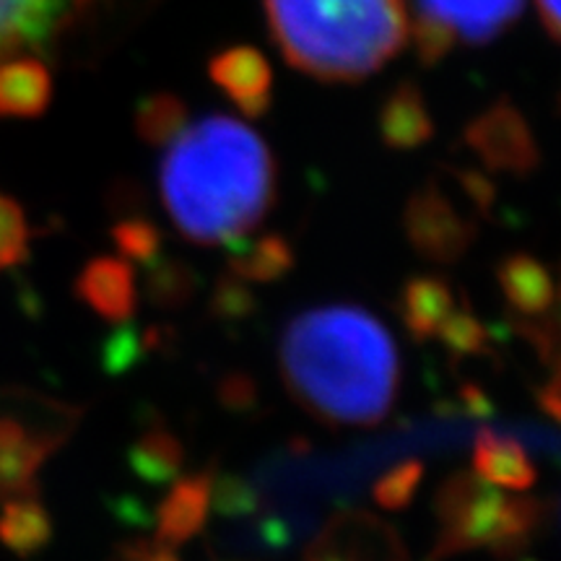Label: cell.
Returning a JSON list of instances; mask_svg holds the SVG:
<instances>
[{
	"label": "cell",
	"instance_id": "6da1fadb",
	"mask_svg": "<svg viewBox=\"0 0 561 561\" xmlns=\"http://www.w3.org/2000/svg\"><path fill=\"white\" fill-rule=\"evenodd\" d=\"M161 198L195 244H234L268 214L276 167L265 140L234 117L174 128L161 161Z\"/></svg>",
	"mask_w": 561,
	"mask_h": 561
},
{
	"label": "cell",
	"instance_id": "7a4b0ae2",
	"mask_svg": "<svg viewBox=\"0 0 561 561\" xmlns=\"http://www.w3.org/2000/svg\"><path fill=\"white\" fill-rule=\"evenodd\" d=\"M286 388L312 416L341 426H375L398 396L401 364L392 335L356 305L314 307L280 335Z\"/></svg>",
	"mask_w": 561,
	"mask_h": 561
},
{
	"label": "cell",
	"instance_id": "3957f363",
	"mask_svg": "<svg viewBox=\"0 0 561 561\" xmlns=\"http://www.w3.org/2000/svg\"><path fill=\"white\" fill-rule=\"evenodd\" d=\"M284 58L322 81H356L411 37L405 0H265Z\"/></svg>",
	"mask_w": 561,
	"mask_h": 561
},
{
	"label": "cell",
	"instance_id": "277c9868",
	"mask_svg": "<svg viewBox=\"0 0 561 561\" xmlns=\"http://www.w3.org/2000/svg\"><path fill=\"white\" fill-rule=\"evenodd\" d=\"M434 512L439 528L426 561H447L476 549L512 559L541 528L546 507L533 496L507 494L473 471H460L442 481Z\"/></svg>",
	"mask_w": 561,
	"mask_h": 561
},
{
	"label": "cell",
	"instance_id": "5b68a950",
	"mask_svg": "<svg viewBox=\"0 0 561 561\" xmlns=\"http://www.w3.org/2000/svg\"><path fill=\"white\" fill-rule=\"evenodd\" d=\"M81 411L45 396H0V502L37 494L47 458L79 424Z\"/></svg>",
	"mask_w": 561,
	"mask_h": 561
},
{
	"label": "cell",
	"instance_id": "8992f818",
	"mask_svg": "<svg viewBox=\"0 0 561 561\" xmlns=\"http://www.w3.org/2000/svg\"><path fill=\"white\" fill-rule=\"evenodd\" d=\"M525 0H416V42L424 60L460 45H483L520 16Z\"/></svg>",
	"mask_w": 561,
	"mask_h": 561
},
{
	"label": "cell",
	"instance_id": "52a82bcc",
	"mask_svg": "<svg viewBox=\"0 0 561 561\" xmlns=\"http://www.w3.org/2000/svg\"><path fill=\"white\" fill-rule=\"evenodd\" d=\"M405 234L424 261L455 263L471 250L476 227L437 191H424L405 210Z\"/></svg>",
	"mask_w": 561,
	"mask_h": 561
},
{
	"label": "cell",
	"instance_id": "ba28073f",
	"mask_svg": "<svg viewBox=\"0 0 561 561\" xmlns=\"http://www.w3.org/2000/svg\"><path fill=\"white\" fill-rule=\"evenodd\" d=\"M73 291L96 318L112 325H125L138 310L136 273L123 257L102 255L89 261L76 278Z\"/></svg>",
	"mask_w": 561,
	"mask_h": 561
},
{
	"label": "cell",
	"instance_id": "9c48e42d",
	"mask_svg": "<svg viewBox=\"0 0 561 561\" xmlns=\"http://www.w3.org/2000/svg\"><path fill=\"white\" fill-rule=\"evenodd\" d=\"M210 481L214 473L198 471L191 476H178L170 491L157 507V538L159 541L178 546L193 541L208 520L210 510Z\"/></svg>",
	"mask_w": 561,
	"mask_h": 561
},
{
	"label": "cell",
	"instance_id": "30bf717a",
	"mask_svg": "<svg viewBox=\"0 0 561 561\" xmlns=\"http://www.w3.org/2000/svg\"><path fill=\"white\" fill-rule=\"evenodd\" d=\"M453 310V286L442 276H432V273L411 276L403 284L396 301V312L403 322L405 333L419 343L437 339L442 322L447 320V314Z\"/></svg>",
	"mask_w": 561,
	"mask_h": 561
},
{
	"label": "cell",
	"instance_id": "8fae6325",
	"mask_svg": "<svg viewBox=\"0 0 561 561\" xmlns=\"http://www.w3.org/2000/svg\"><path fill=\"white\" fill-rule=\"evenodd\" d=\"M473 473L504 491H525L538 479L528 450L515 437L481 430L473 439Z\"/></svg>",
	"mask_w": 561,
	"mask_h": 561
},
{
	"label": "cell",
	"instance_id": "7c38bea8",
	"mask_svg": "<svg viewBox=\"0 0 561 561\" xmlns=\"http://www.w3.org/2000/svg\"><path fill=\"white\" fill-rule=\"evenodd\" d=\"M496 280L512 312L525 314V318H546L557 305V284L551 273L541 261L523 252L504 257L496 265Z\"/></svg>",
	"mask_w": 561,
	"mask_h": 561
},
{
	"label": "cell",
	"instance_id": "4fadbf2b",
	"mask_svg": "<svg viewBox=\"0 0 561 561\" xmlns=\"http://www.w3.org/2000/svg\"><path fill=\"white\" fill-rule=\"evenodd\" d=\"M128 466L140 481L151 483V486L172 483L185 466V447L178 434H172L161 421L153 419L130 445Z\"/></svg>",
	"mask_w": 561,
	"mask_h": 561
},
{
	"label": "cell",
	"instance_id": "5bb4252c",
	"mask_svg": "<svg viewBox=\"0 0 561 561\" xmlns=\"http://www.w3.org/2000/svg\"><path fill=\"white\" fill-rule=\"evenodd\" d=\"M214 79L248 115H257L271 100V70L252 50H231L214 62Z\"/></svg>",
	"mask_w": 561,
	"mask_h": 561
},
{
	"label": "cell",
	"instance_id": "9a60e30c",
	"mask_svg": "<svg viewBox=\"0 0 561 561\" xmlns=\"http://www.w3.org/2000/svg\"><path fill=\"white\" fill-rule=\"evenodd\" d=\"M68 0H0V47L37 45L60 24Z\"/></svg>",
	"mask_w": 561,
	"mask_h": 561
},
{
	"label": "cell",
	"instance_id": "2e32d148",
	"mask_svg": "<svg viewBox=\"0 0 561 561\" xmlns=\"http://www.w3.org/2000/svg\"><path fill=\"white\" fill-rule=\"evenodd\" d=\"M53 538V520L37 494H24L0 504V541L21 557L45 549Z\"/></svg>",
	"mask_w": 561,
	"mask_h": 561
},
{
	"label": "cell",
	"instance_id": "e0dca14e",
	"mask_svg": "<svg viewBox=\"0 0 561 561\" xmlns=\"http://www.w3.org/2000/svg\"><path fill=\"white\" fill-rule=\"evenodd\" d=\"M229 273L242 280H255V284H268L291 271L294 252L289 242L271 234L263 240L250 242L248 237L240 242L229 244Z\"/></svg>",
	"mask_w": 561,
	"mask_h": 561
},
{
	"label": "cell",
	"instance_id": "ac0fdd59",
	"mask_svg": "<svg viewBox=\"0 0 561 561\" xmlns=\"http://www.w3.org/2000/svg\"><path fill=\"white\" fill-rule=\"evenodd\" d=\"M476 149L483 153V159L489 161L496 170H512V172H525L536 164V151L528 136L517 128V123H486L479 130L476 138Z\"/></svg>",
	"mask_w": 561,
	"mask_h": 561
},
{
	"label": "cell",
	"instance_id": "d6986e66",
	"mask_svg": "<svg viewBox=\"0 0 561 561\" xmlns=\"http://www.w3.org/2000/svg\"><path fill=\"white\" fill-rule=\"evenodd\" d=\"M45 70L34 62H16L0 70V112L3 115H32L47 100Z\"/></svg>",
	"mask_w": 561,
	"mask_h": 561
},
{
	"label": "cell",
	"instance_id": "ffe728a7",
	"mask_svg": "<svg viewBox=\"0 0 561 561\" xmlns=\"http://www.w3.org/2000/svg\"><path fill=\"white\" fill-rule=\"evenodd\" d=\"M198 291V276L191 265L180 261H167V257H157L149 263V273H146V294L149 301L159 310H180Z\"/></svg>",
	"mask_w": 561,
	"mask_h": 561
},
{
	"label": "cell",
	"instance_id": "44dd1931",
	"mask_svg": "<svg viewBox=\"0 0 561 561\" xmlns=\"http://www.w3.org/2000/svg\"><path fill=\"white\" fill-rule=\"evenodd\" d=\"M437 339L453 356H481L489 351L491 333L468 307H462V310L455 307L442 322Z\"/></svg>",
	"mask_w": 561,
	"mask_h": 561
},
{
	"label": "cell",
	"instance_id": "7402d4cb",
	"mask_svg": "<svg viewBox=\"0 0 561 561\" xmlns=\"http://www.w3.org/2000/svg\"><path fill=\"white\" fill-rule=\"evenodd\" d=\"M421 479H424V462L405 460L377 479L375 486H371V496H375V502L382 510H405L413 502V496H416Z\"/></svg>",
	"mask_w": 561,
	"mask_h": 561
},
{
	"label": "cell",
	"instance_id": "603a6c76",
	"mask_svg": "<svg viewBox=\"0 0 561 561\" xmlns=\"http://www.w3.org/2000/svg\"><path fill=\"white\" fill-rule=\"evenodd\" d=\"M115 248L123 252L125 261L149 265L161 252V231L144 219H128L117 224L112 231Z\"/></svg>",
	"mask_w": 561,
	"mask_h": 561
},
{
	"label": "cell",
	"instance_id": "cb8c5ba5",
	"mask_svg": "<svg viewBox=\"0 0 561 561\" xmlns=\"http://www.w3.org/2000/svg\"><path fill=\"white\" fill-rule=\"evenodd\" d=\"M30 244V227L24 210L5 195H0V271L19 265L26 257Z\"/></svg>",
	"mask_w": 561,
	"mask_h": 561
},
{
	"label": "cell",
	"instance_id": "d4e9b609",
	"mask_svg": "<svg viewBox=\"0 0 561 561\" xmlns=\"http://www.w3.org/2000/svg\"><path fill=\"white\" fill-rule=\"evenodd\" d=\"M210 507L219 515L242 517L257 507V496L244 479L237 476H219L210 481Z\"/></svg>",
	"mask_w": 561,
	"mask_h": 561
},
{
	"label": "cell",
	"instance_id": "484cf974",
	"mask_svg": "<svg viewBox=\"0 0 561 561\" xmlns=\"http://www.w3.org/2000/svg\"><path fill=\"white\" fill-rule=\"evenodd\" d=\"M210 305H214V312L224 320L248 318L252 312V294L248 291L242 278L229 273V278H221L219 284H216L214 301H210Z\"/></svg>",
	"mask_w": 561,
	"mask_h": 561
},
{
	"label": "cell",
	"instance_id": "4316f807",
	"mask_svg": "<svg viewBox=\"0 0 561 561\" xmlns=\"http://www.w3.org/2000/svg\"><path fill=\"white\" fill-rule=\"evenodd\" d=\"M121 561H182V559L178 557V549H174V546L159 541V538H149V541L125 543Z\"/></svg>",
	"mask_w": 561,
	"mask_h": 561
},
{
	"label": "cell",
	"instance_id": "83f0119b",
	"mask_svg": "<svg viewBox=\"0 0 561 561\" xmlns=\"http://www.w3.org/2000/svg\"><path fill=\"white\" fill-rule=\"evenodd\" d=\"M104 354H107L104 356V364H107L112 371H121L136 359V354H140V346L133 331H121V335H115V339L107 343Z\"/></svg>",
	"mask_w": 561,
	"mask_h": 561
},
{
	"label": "cell",
	"instance_id": "f1b7e54d",
	"mask_svg": "<svg viewBox=\"0 0 561 561\" xmlns=\"http://www.w3.org/2000/svg\"><path fill=\"white\" fill-rule=\"evenodd\" d=\"M221 396L229 405H250V401H252L250 380H242V377H231V380H227V385H224Z\"/></svg>",
	"mask_w": 561,
	"mask_h": 561
},
{
	"label": "cell",
	"instance_id": "f546056e",
	"mask_svg": "<svg viewBox=\"0 0 561 561\" xmlns=\"http://www.w3.org/2000/svg\"><path fill=\"white\" fill-rule=\"evenodd\" d=\"M538 11H541L543 26L549 30L551 39L559 37V0H538Z\"/></svg>",
	"mask_w": 561,
	"mask_h": 561
},
{
	"label": "cell",
	"instance_id": "4dcf8cb0",
	"mask_svg": "<svg viewBox=\"0 0 561 561\" xmlns=\"http://www.w3.org/2000/svg\"><path fill=\"white\" fill-rule=\"evenodd\" d=\"M541 405L546 409V413H549L551 419H557L559 416V380H557V375L551 377V382H549V388L546 390H541Z\"/></svg>",
	"mask_w": 561,
	"mask_h": 561
}]
</instances>
